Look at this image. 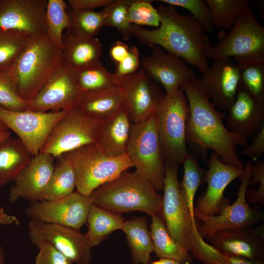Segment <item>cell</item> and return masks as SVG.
Segmentation results:
<instances>
[{
    "instance_id": "d590c367",
    "label": "cell",
    "mask_w": 264,
    "mask_h": 264,
    "mask_svg": "<svg viewBox=\"0 0 264 264\" xmlns=\"http://www.w3.org/2000/svg\"><path fill=\"white\" fill-rule=\"evenodd\" d=\"M29 37L18 31L0 28V72L13 68Z\"/></svg>"
},
{
    "instance_id": "4dcf8cb0",
    "label": "cell",
    "mask_w": 264,
    "mask_h": 264,
    "mask_svg": "<svg viewBox=\"0 0 264 264\" xmlns=\"http://www.w3.org/2000/svg\"><path fill=\"white\" fill-rule=\"evenodd\" d=\"M57 158L48 183L40 201H53L65 198L74 192L76 176L70 161L64 155Z\"/></svg>"
},
{
    "instance_id": "7bdbcfd3",
    "label": "cell",
    "mask_w": 264,
    "mask_h": 264,
    "mask_svg": "<svg viewBox=\"0 0 264 264\" xmlns=\"http://www.w3.org/2000/svg\"><path fill=\"white\" fill-rule=\"evenodd\" d=\"M203 264H228L227 256L207 243L197 230L189 253Z\"/></svg>"
},
{
    "instance_id": "4fadbf2b",
    "label": "cell",
    "mask_w": 264,
    "mask_h": 264,
    "mask_svg": "<svg viewBox=\"0 0 264 264\" xmlns=\"http://www.w3.org/2000/svg\"><path fill=\"white\" fill-rule=\"evenodd\" d=\"M91 205L88 197L76 191L56 200L31 202L25 213L31 220L80 231L87 222Z\"/></svg>"
},
{
    "instance_id": "f5cc1de1",
    "label": "cell",
    "mask_w": 264,
    "mask_h": 264,
    "mask_svg": "<svg viewBox=\"0 0 264 264\" xmlns=\"http://www.w3.org/2000/svg\"><path fill=\"white\" fill-rule=\"evenodd\" d=\"M9 137H10V132L9 131L0 132V142Z\"/></svg>"
},
{
    "instance_id": "7a4b0ae2",
    "label": "cell",
    "mask_w": 264,
    "mask_h": 264,
    "mask_svg": "<svg viewBox=\"0 0 264 264\" xmlns=\"http://www.w3.org/2000/svg\"><path fill=\"white\" fill-rule=\"evenodd\" d=\"M156 9L159 25L150 30L132 24V36L151 47H161L204 73L212 45L204 29L191 16L180 14L173 6L159 4Z\"/></svg>"
},
{
    "instance_id": "484cf974",
    "label": "cell",
    "mask_w": 264,
    "mask_h": 264,
    "mask_svg": "<svg viewBox=\"0 0 264 264\" xmlns=\"http://www.w3.org/2000/svg\"><path fill=\"white\" fill-rule=\"evenodd\" d=\"M124 106L123 90L116 86L102 90L84 93L76 109L93 119L104 122Z\"/></svg>"
},
{
    "instance_id": "681fc988",
    "label": "cell",
    "mask_w": 264,
    "mask_h": 264,
    "mask_svg": "<svg viewBox=\"0 0 264 264\" xmlns=\"http://www.w3.org/2000/svg\"><path fill=\"white\" fill-rule=\"evenodd\" d=\"M19 220L16 216L5 213L3 207L0 208V224L19 225Z\"/></svg>"
},
{
    "instance_id": "1f68e13d",
    "label": "cell",
    "mask_w": 264,
    "mask_h": 264,
    "mask_svg": "<svg viewBox=\"0 0 264 264\" xmlns=\"http://www.w3.org/2000/svg\"><path fill=\"white\" fill-rule=\"evenodd\" d=\"M71 72L84 93L102 90L117 86V79L114 74L108 71L100 61Z\"/></svg>"
},
{
    "instance_id": "8992f818",
    "label": "cell",
    "mask_w": 264,
    "mask_h": 264,
    "mask_svg": "<svg viewBox=\"0 0 264 264\" xmlns=\"http://www.w3.org/2000/svg\"><path fill=\"white\" fill-rule=\"evenodd\" d=\"M189 107L180 88L159 101L154 114L158 140L164 162L182 164L189 153L186 140Z\"/></svg>"
},
{
    "instance_id": "8d00e7d4",
    "label": "cell",
    "mask_w": 264,
    "mask_h": 264,
    "mask_svg": "<svg viewBox=\"0 0 264 264\" xmlns=\"http://www.w3.org/2000/svg\"><path fill=\"white\" fill-rule=\"evenodd\" d=\"M69 24L66 30L86 36H95L104 26L105 13L94 10H73L68 12Z\"/></svg>"
},
{
    "instance_id": "f35d334b",
    "label": "cell",
    "mask_w": 264,
    "mask_h": 264,
    "mask_svg": "<svg viewBox=\"0 0 264 264\" xmlns=\"http://www.w3.org/2000/svg\"><path fill=\"white\" fill-rule=\"evenodd\" d=\"M0 106L15 111L29 110L28 101L17 92L13 68L0 72Z\"/></svg>"
},
{
    "instance_id": "d6986e66",
    "label": "cell",
    "mask_w": 264,
    "mask_h": 264,
    "mask_svg": "<svg viewBox=\"0 0 264 264\" xmlns=\"http://www.w3.org/2000/svg\"><path fill=\"white\" fill-rule=\"evenodd\" d=\"M142 68L162 86L165 95L179 89L186 81L196 77L195 71L182 59L158 46L152 47L150 54L141 61Z\"/></svg>"
},
{
    "instance_id": "3957f363",
    "label": "cell",
    "mask_w": 264,
    "mask_h": 264,
    "mask_svg": "<svg viewBox=\"0 0 264 264\" xmlns=\"http://www.w3.org/2000/svg\"><path fill=\"white\" fill-rule=\"evenodd\" d=\"M91 203L116 214L141 211L150 216L161 214L162 197L135 171L126 170L117 178L94 190Z\"/></svg>"
},
{
    "instance_id": "816d5d0a",
    "label": "cell",
    "mask_w": 264,
    "mask_h": 264,
    "mask_svg": "<svg viewBox=\"0 0 264 264\" xmlns=\"http://www.w3.org/2000/svg\"><path fill=\"white\" fill-rule=\"evenodd\" d=\"M148 264H181L179 262L170 259H159L158 260L150 262Z\"/></svg>"
},
{
    "instance_id": "ac0fdd59",
    "label": "cell",
    "mask_w": 264,
    "mask_h": 264,
    "mask_svg": "<svg viewBox=\"0 0 264 264\" xmlns=\"http://www.w3.org/2000/svg\"><path fill=\"white\" fill-rule=\"evenodd\" d=\"M207 164V188L205 193L197 199L194 211L205 216H211L218 215L230 205L229 200L224 197V192L232 181L240 177L243 168L222 162L213 152Z\"/></svg>"
},
{
    "instance_id": "9f6ffc18",
    "label": "cell",
    "mask_w": 264,
    "mask_h": 264,
    "mask_svg": "<svg viewBox=\"0 0 264 264\" xmlns=\"http://www.w3.org/2000/svg\"><path fill=\"white\" fill-rule=\"evenodd\" d=\"M1 186L0 185V188H1Z\"/></svg>"
},
{
    "instance_id": "6da1fadb",
    "label": "cell",
    "mask_w": 264,
    "mask_h": 264,
    "mask_svg": "<svg viewBox=\"0 0 264 264\" xmlns=\"http://www.w3.org/2000/svg\"><path fill=\"white\" fill-rule=\"evenodd\" d=\"M180 88L189 107L186 140L191 154L206 161L207 151L211 150L222 162L243 168L237 147L246 145L247 139L227 129L223 122L226 113L219 111L211 102L198 78L186 81Z\"/></svg>"
},
{
    "instance_id": "2e32d148",
    "label": "cell",
    "mask_w": 264,
    "mask_h": 264,
    "mask_svg": "<svg viewBox=\"0 0 264 264\" xmlns=\"http://www.w3.org/2000/svg\"><path fill=\"white\" fill-rule=\"evenodd\" d=\"M198 81L214 106L228 112L236 98L240 69L230 58L215 59Z\"/></svg>"
},
{
    "instance_id": "52a82bcc",
    "label": "cell",
    "mask_w": 264,
    "mask_h": 264,
    "mask_svg": "<svg viewBox=\"0 0 264 264\" xmlns=\"http://www.w3.org/2000/svg\"><path fill=\"white\" fill-rule=\"evenodd\" d=\"M63 155L74 168L76 191L87 197L99 186L133 167L127 154L108 156L96 143L83 146Z\"/></svg>"
},
{
    "instance_id": "74e56055",
    "label": "cell",
    "mask_w": 264,
    "mask_h": 264,
    "mask_svg": "<svg viewBox=\"0 0 264 264\" xmlns=\"http://www.w3.org/2000/svg\"><path fill=\"white\" fill-rule=\"evenodd\" d=\"M134 0H112L103 9L105 13L104 26L112 27L118 30L124 40L132 36L131 23L128 15L129 7Z\"/></svg>"
},
{
    "instance_id": "b9f144b4",
    "label": "cell",
    "mask_w": 264,
    "mask_h": 264,
    "mask_svg": "<svg viewBox=\"0 0 264 264\" xmlns=\"http://www.w3.org/2000/svg\"><path fill=\"white\" fill-rule=\"evenodd\" d=\"M152 0H134L128 11V19L131 23L137 25H148L157 27L160 16L156 8L151 3Z\"/></svg>"
},
{
    "instance_id": "83f0119b",
    "label": "cell",
    "mask_w": 264,
    "mask_h": 264,
    "mask_svg": "<svg viewBox=\"0 0 264 264\" xmlns=\"http://www.w3.org/2000/svg\"><path fill=\"white\" fill-rule=\"evenodd\" d=\"M32 156L18 138L10 137L0 142V185L14 181Z\"/></svg>"
},
{
    "instance_id": "cb8c5ba5",
    "label": "cell",
    "mask_w": 264,
    "mask_h": 264,
    "mask_svg": "<svg viewBox=\"0 0 264 264\" xmlns=\"http://www.w3.org/2000/svg\"><path fill=\"white\" fill-rule=\"evenodd\" d=\"M62 52L64 66L74 72L100 61L102 46L95 37L66 30L63 36Z\"/></svg>"
},
{
    "instance_id": "d4e9b609",
    "label": "cell",
    "mask_w": 264,
    "mask_h": 264,
    "mask_svg": "<svg viewBox=\"0 0 264 264\" xmlns=\"http://www.w3.org/2000/svg\"><path fill=\"white\" fill-rule=\"evenodd\" d=\"M132 124L125 105L103 122L96 144L108 156L117 157L127 154Z\"/></svg>"
},
{
    "instance_id": "277c9868",
    "label": "cell",
    "mask_w": 264,
    "mask_h": 264,
    "mask_svg": "<svg viewBox=\"0 0 264 264\" xmlns=\"http://www.w3.org/2000/svg\"><path fill=\"white\" fill-rule=\"evenodd\" d=\"M63 66L62 49L45 33L30 37L13 68L18 95L31 100Z\"/></svg>"
},
{
    "instance_id": "5b68a950",
    "label": "cell",
    "mask_w": 264,
    "mask_h": 264,
    "mask_svg": "<svg viewBox=\"0 0 264 264\" xmlns=\"http://www.w3.org/2000/svg\"><path fill=\"white\" fill-rule=\"evenodd\" d=\"M233 58L240 68L264 62V27L256 18L249 4L229 33L212 45L208 58Z\"/></svg>"
},
{
    "instance_id": "ab89813d",
    "label": "cell",
    "mask_w": 264,
    "mask_h": 264,
    "mask_svg": "<svg viewBox=\"0 0 264 264\" xmlns=\"http://www.w3.org/2000/svg\"><path fill=\"white\" fill-rule=\"evenodd\" d=\"M240 84L255 99L264 103V62L240 68Z\"/></svg>"
},
{
    "instance_id": "836d02e7",
    "label": "cell",
    "mask_w": 264,
    "mask_h": 264,
    "mask_svg": "<svg viewBox=\"0 0 264 264\" xmlns=\"http://www.w3.org/2000/svg\"><path fill=\"white\" fill-rule=\"evenodd\" d=\"M69 24L66 3L63 0H47L44 18L45 34L62 49L63 36Z\"/></svg>"
},
{
    "instance_id": "f6af8a7d",
    "label": "cell",
    "mask_w": 264,
    "mask_h": 264,
    "mask_svg": "<svg viewBox=\"0 0 264 264\" xmlns=\"http://www.w3.org/2000/svg\"><path fill=\"white\" fill-rule=\"evenodd\" d=\"M140 65L139 52L137 47L132 45L125 59L116 65L113 73L116 78H120L136 72Z\"/></svg>"
},
{
    "instance_id": "60d3db41",
    "label": "cell",
    "mask_w": 264,
    "mask_h": 264,
    "mask_svg": "<svg viewBox=\"0 0 264 264\" xmlns=\"http://www.w3.org/2000/svg\"><path fill=\"white\" fill-rule=\"evenodd\" d=\"M159 1L174 7L186 9L190 12L191 16L206 33L212 34L214 32L210 11L204 0H161Z\"/></svg>"
},
{
    "instance_id": "f546056e",
    "label": "cell",
    "mask_w": 264,
    "mask_h": 264,
    "mask_svg": "<svg viewBox=\"0 0 264 264\" xmlns=\"http://www.w3.org/2000/svg\"><path fill=\"white\" fill-rule=\"evenodd\" d=\"M87 222L88 229L85 235L92 248L98 245L112 232L122 230L124 220L120 214L91 204Z\"/></svg>"
},
{
    "instance_id": "11a10c76",
    "label": "cell",
    "mask_w": 264,
    "mask_h": 264,
    "mask_svg": "<svg viewBox=\"0 0 264 264\" xmlns=\"http://www.w3.org/2000/svg\"><path fill=\"white\" fill-rule=\"evenodd\" d=\"M8 129L0 121V132L8 131Z\"/></svg>"
},
{
    "instance_id": "603a6c76",
    "label": "cell",
    "mask_w": 264,
    "mask_h": 264,
    "mask_svg": "<svg viewBox=\"0 0 264 264\" xmlns=\"http://www.w3.org/2000/svg\"><path fill=\"white\" fill-rule=\"evenodd\" d=\"M225 119L230 131L248 139L264 127V103L255 99L240 84L236 98Z\"/></svg>"
},
{
    "instance_id": "5bb4252c",
    "label": "cell",
    "mask_w": 264,
    "mask_h": 264,
    "mask_svg": "<svg viewBox=\"0 0 264 264\" xmlns=\"http://www.w3.org/2000/svg\"><path fill=\"white\" fill-rule=\"evenodd\" d=\"M28 236L37 246L48 242L73 263L88 264L91 259V249L85 234L73 229L30 220Z\"/></svg>"
},
{
    "instance_id": "f1b7e54d",
    "label": "cell",
    "mask_w": 264,
    "mask_h": 264,
    "mask_svg": "<svg viewBox=\"0 0 264 264\" xmlns=\"http://www.w3.org/2000/svg\"><path fill=\"white\" fill-rule=\"evenodd\" d=\"M151 218L150 231L156 256L172 259L181 264H192L193 256L171 237L161 218L158 214Z\"/></svg>"
},
{
    "instance_id": "7dc6e473",
    "label": "cell",
    "mask_w": 264,
    "mask_h": 264,
    "mask_svg": "<svg viewBox=\"0 0 264 264\" xmlns=\"http://www.w3.org/2000/svg\"><path fill=\"white\" fill-rule=\"evenodd\" d=\"M112 0H68L67 3L73 10L92 11L99 7H106Z\"/></svg>"
},
{
    "instance_id": "8fae6325",
    "label": "cell",
    "mask_w": 264,
    "mask_h": 264,
    "mask_svg": "<svg viewBox=\"0 0 264 264\" xmlns=\"http://www.w3.org/2000/svg\"><path fill=\"white\" fill-rule=\"evenodd\" d=\"M102 123L76 108L70 110L54 127L40 152L57 158L83 146L96 143Z\"/></svg>"
},
{
    "instance_id": "7402d4cb",
    "label": "cell",
    "mask_w": 264,
    "mask_h": 264,
    "mask_svg": "<svg viewBox=\"0 0 264 264\" xmlns=\"http://www.w3.org/2000/svg\"><path fill=\"white\" fill-rule=\"evenodd\" d=\"M54 157L40 152L32 156L20 171L10 188L8 200L12 203L22 198L31 203L40 201L54 168Z\"/></svg>"
},
{
    "instance_id": "ba28073f",
    "label": "cell",
    "mask_w": 264,
    "mask_h": 264,
    "mask_svg": "<svg viewBox=\"0 0 264 264\" xmlns=\"http://www.w3.org/2000/svg\"><path fill=\"white\" fill-rule=\"evenodd\" d=\"M180 164L165 161L163 195L159 216L171 237L188 252L198 230L196 218L190 214L187 199L178 179Z\"/></svg>"
},
{
    "instance_id": "9a60e30c",
    "label": "cell",
    "mask_w": 264,
    "mask_h": 264,
    "mask_svg": "<svg viewBox=\"0 0 264 264\" xmlns=\"http://www.w3.org/2000/svg\"><path fill=\"white\" fill-rule=\"evenodd\" d=\"M116 79L117 86L124 92L125 105L133 123L142 122L154 113L165 94L142 68Z\"/></svg>"
},
{
    "instance_id": "e0dca14e",
    "label": "cell",
    "mask_w": 264,
    "mask_h": 264,
    "mask_svg": "<svg viewBox=\"0 0 264 264\" xmlns=\"http://www.w3.org/2000/svg\"><path fill=\"white\" fill-rule=\"evenodd\" d=\"M83 93L72 72L63 66L28 101L29 110L44 112L69 111L76 108Z\"/></svg>"
},
{
    "instance_id": "e575fe53",
    "label": "cell",
    "mask_w": 264,
    "mask_h": 264,
    "mask_svg": "<svg viewBox=\"0 0 264 264\" xmlns=\"http://www.w3.org/2000/svg\"><path fill=\"white\" fill-rule=\"evenodd\" d=\"M184 175L180 183L187 199L191 216L194 217V199L199 187L206 183L207 170L199 165L198 157L190 153L183 162Z\"/></svg>"
},
{
    "instance_id": "d6a6232c",
    "label": "cell",
    "mask_w": 264,
    "mask_h": 264,
    "mask_svg": "<svg viewBox=\"0 0 264 264\" xmlns=\"http://www.w3.org/2000/svg\"><path fill=\"white\" fill-rule=\"evenodd\" d=\"M209 7L214 28L230 29L249 4L248 0H204Z\"/></svg>"
},
{
    "instance_id": "44dd1931",
    "label": "cell",
    "mask_w": 264,
    "mask_h": 264,
    "mask_svg": "<svg viewBox=\"0 0 264 264\" xmlns=\"http://www.w3.org/2000/svg\"><path fill=\"white\" fill-rule=\"evenodd\" d=\"M207 238L221 253L264 263V224L218 231Z\"/></svg>"
},
{
    "instance_id": "ffe728a7",
    "label": "cell",
    "mask_w": 264,
    "mask_h": 264,
    "mask_svg": "<svg viewBox=\"0 0 264 264\" xmlns=\"http://www.w3.org/2000/svg\"><path fill=\"white\" fill-rule=\"evenodd\" d=\"M47 0H0V28L31 37L45 33Z\"/></svg>"
},
{
    "instance_id": "9c48e42d",
    "label": "cell",
    "mask_w": 264,
    "mask_h": 264,
    "mask_svg": "<svg viewBox=\"0 0 264 264\" xmlns=\"http://www.w3.org/2000/svg\"><path fill=\"white\" fill-rule=\"evenodd\" d=\"M127 155L156 192L163 190L164 160L157 133L154 113L145 120L133 123Z\"/></svg>"
},
{
    "instance_id": "30bf717a",
    "label": "cell",
    "mask_w": 264,
    "mask_h": 264,
    "mask_svg": "<svg viewBox=\"0 0 264 264\" xmlns=\"http://www.w3.org/2000/svg\"><path fill=\"white\" fill-rule=\"evenodd\" d=\"M252 160H249L239 178L240 184L236 200L224 208L218 215L205 216L194 211L195 218L202 223H197L200 236L203 238L223 230L252 227L264 220V213L258 208L251 207L246 200Z\"/></svg>"
},
{
    "instance_id": "7c38bea8",
    "label": "cell",
    "mask_w": 264,
    "mask_h": 264,
    "mask_svg": "<svg viewBox=\"0 0 264 264\" xmlns=\"http://www.w3.org/2000/svg\"><path fill=\"white\" fill-rule=\"evenodd\" d=\"M68 111H15L0 106V121L18 136L33 156L39 153L52 131Z\"/></svg>"
},
{
    "instance_id": "4316f807",
    "label": "cell",
    "mask_w": 264,
    "mask_h": 264,
    "mask_svg": "<svg viewBox=\"0 0 264 264\" xmlns=\"http://www.w3.org/2000/svg\"><path fill=\"white\" fill-rule=\"evenodd\" d=\"M122 230L125 233L133 264H148L154 248L145 217L124 221Z\"/></svg>"
},
{
    "instance_id": "bcb514c9",
    "label": "cell",
    "mask_w": 264,
    "mask_h": 264,
    "mask_svg": "<svg viewBox=\"0 0 264 264\" xmlns=\"http://www.w3.org/2000/svg\"><path fill=\"white\" fill-rule=\"evenodd\" d=\"M241 153L252 161L258 160L264 153V127L253 137L252 142L246 146Z\"/></svg>"
},
{
    "instance_id": "f907efd6",
    "label": "cell",
    "mask_w": 264,
    "mask_h": 264,
    "mask_svg": "<svg viewBox=\"0 0 264 264\" xmlns=\"http://www.w3.org/2000/svg\"><path fill=\"white\" fill-rule=\"evenodd\" d=\"M227 256L228 264H264V263L253 261L244 257Z\"/></svg>"
},
{
    "instance_id": "c3c4849f",
    "label": "cell",
    "mask_w": 264,
    "mask_h": 264,
    "mask_svg": "<svg viewBox=\"0 0 264 264\" xmlns=\"http://www.w3.org/2000/svg\"><path fill=\"white\" fill-rule=\"evenodd\" d=\"M129 49L130 47L126 44L118 41L112 45L109 54L116 65L127 56Z\"/></svg>"
},
{
    "instance_id": "ee69618b",
    "label": "cell",
    "mask_w": 264,
    "mask_h": 264,
    "mask_svg": "<svg viewBox=\"0 0 264 264\" xmlns=\"http://www.w3.org/2000/svg\"><path fill=\"white\" fill-rule=\"evenodd\" d=\"M39 249L34 264H73V263L52 245L43 242L36 246Z\"/></svg>"
},
{
    "instance_id": "db71d44e",
    "label": "cell",
    "mask_w": 264,
    "mask_h": 264,
    "mask_svg": "<svg viewBox=\"0 0 264 264\" xmlns=\"http://www.w3.org/2000/svg\"><path fill=\"white\" fill-rule=\"evenodd\" d=\"M0 264H5V255L2 247L0 245Z\"/></svg>"
}]
</instances>
